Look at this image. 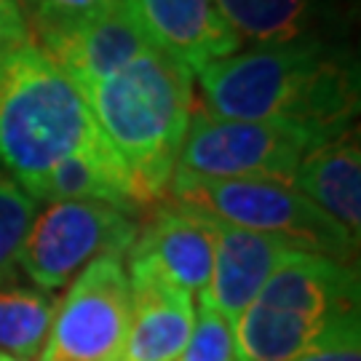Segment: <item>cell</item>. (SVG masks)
<instances>
[{
	"label": "cell",
	"mask_w": 361,
	"mask_h": 361,
	"mask_svg": "<svg viewBox=\"0 0 361 361\" xmlns=\"http://www.w3.org/2000/svg\"><path fill=\"white\" fill-rule=\"evenodd\" d=\"M195 75L201 110L222 121H292L335 140L359 110L356 65L316 38L241 49Z\"/></svg>",
	"instance_id": "1"
},
{
	"label": "cell",
	"mask_w": 361,
	"mask_h": 361,
	"mask_svg": "<svg viewBox=\"0 0 361 361\" xmlns=\"http://www.w3.org/2000/svg\"><path fill=\"white\" fill-rule=\"evenodd\" d=\"M350 332H361L359 310L322 322L255 300L233 324V353L235 361H295Z\"/></svg>",
	"instance_id": "14"
},
{
	"label": "cell",
	"mask_w": 361,
	"mask_h": 361,
	"mask_svg": "<svg viewBox=\"0 0 361 361\" xmlns=\"http://www.w3.org/2000/svg\"><path fill=\"white\" fill-rule=\"evenodd\" d=\"M289 185L326 212L359 241L361 231V147L356 126L313 147L295 169Z\"/></svg>",
	"instance_id": "16"
},
{
	"label": "cell",
	"mask_w": 361,
	"mask_h": 361,
	"mask_svg": "<svg viewBox=\"0 0 361 361\" xmlns=\"http://www.w3.org/2000/svg\"><path fill=\"white\" fill-rule=\"evenodd\" d=\"M241 43L279 46L310 38L313 0H214Z\"/></svg>",
	"instance_id": "17"
},
{
	"label": "cell",
	"mask_w": 361,
	"mask_h": 361,
	"mask_svg": "<svg viewBox=\"0 0 361 361\" xmlns=\"http://www.w3.org/2000/svg\"><path fill=\"white\" fill-rule=\"evenodd\" d=\"M38 214V201L8 177H0V281L16 279V255L25 241L32 219Z\"/></svg>",
	"instance_id": "19"
},
{
	"label": "cell",
	"mask_w": 361,
	"mask_h": 361,
	"mask_svg": "<svg viewBox=\"0 0 361 361\" xmlns=\"http://www.w3.org/2000/svg\"><path fill=\"white\" fill-rule=\"evenodd\" d=\"M177 361H235L233 353V324L207 305L198 302L193 319V329Z\"/></svg>",
	"instance_id": "20"
},
{
	"label": "cell",
	"mask_w": 361,
	"mask_h": 361,
	"mask_svg": "<svg viewBox=\"0 0 361 361\" xmlns=\"http://www.w3.org/2000/svg\"><path fill=\"white\" fill-rule=\"evenodd\" d=\"M257 302L305 319H337L359 310V273L350 262L295 249L259 289Z\"/></svg>",
	"instance_id": "12"
},
{
	"label": "cell",
	"mask_w": 361,
	"mask_h": 361,
	"mask_svg": "<svg viewBox=\"0 0 361 361\" xmlns=\"http://www.w3.org/2000/svg\"><path fill=\"white\" fill-rule=\"evenodd\" d=\"M102 140L83 91L38 43L0 46V161L22 190Z\"/></svg>",
	"instance_id": "3"
},
{
	"label": "cell",
	"mask_w": 361,
	"mask_h": 361,
	"mask_svg": "<svg viewBox=\"0 0 361 361\" xmlns=\"http://www.w3.org/2000/svg\"><path fill=\"white\" fill-rule=\"evenodd\" d=\"M155 49L166 51L190 73L241 51V38L219 13L214 0H123Z\"/></svg>",
	"instance_id": "10"
},
{
	"label": "cell",
	"mask_w": 361,
	"mask_h": 361,
	"mask_svg": "<svg viewBox=\"0 0 361 361\" xmlns=\"http://www.w3.org/2000/svg\"><path fill=\"white\" fill-rule=\"evenodd\" d=\"M329 142L319 131L292 121H222L193 110L177 169L212 180L289 182L300 161Z\"/></svg>",
	"instance_id": "5"
},
{
	"label": "cell",
	"mask_w": 361,
	"mask_h": 361,
	"mask_svg": "<svg viewBox=\"0 0 361 361\" xmlns=\"http://www.w3.org/2000/svg\"><path fill=\"white\" fill-rule=\"evenodd\" d=\"M0 361H30V359H19V356H11V353H3L0 350Z\"/></svg>",
	"instance_id": "24"
},
{
	"label": "cell",
	"mask_w": 361,
	"mask_h": 361,
	"mask_svg": "<svg viewBox=\"0 0 361 361\" xmlns=\"http://www.w3.org/2000/svg\"><path fill=\"white\" fill-rule=\"evenodd\" d=\"M131 295L123 262L102 257L78 273L56 302L38 361H123Z\"/></svg>",
	"instance_id": "7"
},
{
	"label": "cell",
	"mask_w": 361,
	"mask_h": 361,
	"mask_svg": "<svg viewBox=\"0 0 361 361\" xmlns=\"http://www.w3.org/2000/svg\"><path fill=\"white\" fill-rule=\"evenodd\" d=\"M35 11V25H65L89 13L107 8L113 0H30Z\"/></svg>",
	"instance_id": "21"
},
{
	"label": "cell",
	"mask_w": 361,
	"mask_h": 361,
	"mask_svg": "<svg viewBox=\"0 0 361 361\" xmlns=\"http://www.w3.org/2000/svg\"><path fill=\"white\" fill-rule=\"evenodd\" d=\"M35 201L56 204V201H99L121 209L126 214H137L147 207L137 180L131 177L126 164L116 155L110 145L99 142L86 150L62 158L40 180L25 190Z\"/></svg>",
	"instance_id": "15"
},
{
	"label": "cell",
	"mask_w": 361,
	"mask_h": 361,
	"mask_svg": "<svg viewBox=\"0 0 361 361\" xmlns=\"http://www.w3.org/2000/svg\"><path fill=\"white\" fill-rule=\"evenodd\" d=\"M56 302L59 300L51 292L22 284L19 276L0 281V350L38 361Z\"/></svg>",
	"instance_id": "18"
},
{
	"label": "cell",
	"mask_w": 361,
	"mask_h": 361,
	"mask_svg": "<svg viewBox=\"0 0 361 361\" xmlns=\"http://www.w3.org/2000/svg\"><path fill=\"white\" fill-rule=\"evenodd\" d=\"M40 49L78 83V89L113 75L140 54L153 49L123 0L65 25L38 27Z\"/></svg>",
	"instance_id": "8"
},
{
	"label": "cell",
	"mask_w": 361,
	"mask_h": 361,
	"mask_svg": "<svg viewBox=\"0 0 361 361\" xmlns=\"http://www.w3.org/2000/svg\"><path fill=\"white\" fill-rule=\"evenodd\" d=\"M123 271L131 295L123 361H177L193 329V295L164 281L142 265L126 262Z\"/></svg>",
	"instance_id": "13"
},
{
	"label": "cell",
	"mask_w": 361,
	"mask_h": 361,
	"mask_svg": "<svg viewBox=\"0 0 361 361\" xmlns=\"http://www.w3.org/2000/svg\"><path fill=\"white\" fill-rule=\"evenodd\" d=\"M295 361H361V332H350L345 337H337L322 348L310 350Z\"/></svg>",
	"instance_id": "23"
},
{
	"label": "cell",
	"mask_w": 361,
	"mask_h": 361,
	"mask_svg": "<svg viewBox=\"0 0 361 361\" xmlns=\"http://www.w3.org/2000/svg\"><path fill=\"white\" fill-rule=\"evenodd\" d=\"M97 129L137 180L145 201L166 195L193 116V73L147 49L113 75L83 86Z\"/></svg>",
	"instance_id": "2"
},
{
	"label": "cell",
	"mask_w": 361,
	"mask_h": 361,
	"mask_svg": "<svg viewBox=\"0 0 361 361\" xmlns=\"http://www.w3.org/2000/svg\"><path fill=\"white\" fill-rule=\"evenodd\" d=\"M209 222L214 231V257L209 284L198 300H204L228 322L235 324V319L257 300L259 289L281 265V259L295 252V246L276 235L244 231L217 219Z\"/></svg>",
	"instance_id": "11"
},
{
	"label": "cell",
	"mask_w": 361,
	"mask_h": 361,
	"mask_svg": "<svg viewBox=\"0 0 361 361\" xmlns=\"http://www.w3.org/2000/svg\"><path fill=\"white\" fill-rule=\"evenodd\" d=\"M166 195L171 204L195 214L284 238L302 252H316L340 262L356 257L359 241L326 212L297 193L289 182L212 180L174 169Z\"/></svg>",
	"instance_id": "4"
},
{
	"label": "cell",
	"mask_w": 361,
	"mask_h": 361,
	"mask_svg": "<svg viewBox=\"0 0 361 361\" xmlns=\"http://www.w3.org/2000/svg\"><path fill=\"white\" fill-rule=\"evenodd\" d=\"M30 40V27L16 0H0V46H16Z\"/></svg>",
	"instance_id": "22"
},
{
	"label": "cell",
	"mask_w": 361,
	"mask_h": 361,
	"mask_svg": "<svg viewBox=\"0 0 361 361\" xmlns=\"http://www.w3.org/2000/svg\"><path fill=\"white\" fill-rule=\"evenodd\" d=\"M212 257H214L212 222L171 201L158 209L147 219V225L137 231L126 252V262L142 265L193 297L207 289L212 276Z\"/></svg>",
	"instance_id": "9"
},
{
	"label": "cell",
	"mask_w": 361,
	"mask_h": 361,
	"mask_svg": "<svg viewBox=\"0 0 361 361\" xmlns=\"http://www.w3.org/2000/svg\"><path fill=\"white\" fill-rule=\"evenodd\" d=\"M140 231L137 219L99 201H56L38 212L16 265L43 292H59L102 257H123Z\"/></svg>",
	"instance_id": "6"
}]
</instances>
